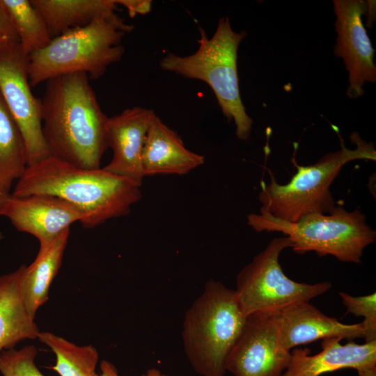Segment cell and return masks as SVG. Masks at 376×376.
Listing matches in <instances>:
<instances>
[{
  "mask_svg": "<svg viewBox=\"0 0 376 376\" xmlns=\"http://www.w3.org/2000/svg\"><path fill=\"white\" fill-rule=\"evenodd\" d=\"M289 247L292 243L287 237H275L238 273L235 291L246 316L277 313L295 304L309 302L331 289L329 281L306 283L288 277L279 258Z\"/></svg>",
  "mask_w": 376,
  "mask_h": 376,
  "instance_id": "obj_8",
  "label": "cell"
},
{
  "mask_svg": "<svg viewBox=\"0 0 376 376\" xmlns=\"http://www.w3.org/2000/svg\"><path fill=\"white\" fill-rule=\"evenodd\" d=\"M132 30L133 26L119 17L100 18L52 38L45 48L29 56L31 86L77 72L86 73L93 79L100 78L111 64L121 59L122 38Z\"/></svg>",
  "mask_w": 376,
  "mask_h": 376,
  "instance_id": "obj_5",
  "label": "cell"
},
{
  "mask_svg": "<svg viewBox=\"0 0 376 376\" xmlns=\"http://www.w3.org/2000/svg\"><path fill=\"white\" fill-rule=\"evenodd\" d=\"M2 238H3V235H2V233L0 232V240H2Z\"/></svg>",
  "mask_w": 376,
  "mask_h": 376,
  "instance_id": "obj_32",
  "label": "cell"
},
{
  "mask_svg": "<svg viewBox=\"0 0 376 376\" xmlns=\"http://www.w3.org/2000/svg\"><path fill=\"white\" fill-rule=\"evenodd\" d=\"M203 155L188 150L180 136L155 116L148 130L142 154L144 177L184 175L204 163Z\"/></svg>",
  "mask_w": 376,
  "mask_h": 376,
  "instance_id": "obj_16",
  "label": "cell"
},
{
  "mask_svg": "<svg viewBox=\"0 0 376 376\" xmlns=\"http://www.w3.org/2000/svg\"><path fill=\"white\" fill-rule=\"evenodd\" d=\"M247 224L258 233L284 234L298 254L314 251L345 263H361L364 249L376 240L375 230L359 210L349 212L341 205L328 214H311L293 222L276 218L260 207L258 214L247 216Z\"/></svg>",
  "mask_w": 376,
  "mask_h": 376,
  "instance_id": "obj_7",
  "label": "cell"
},
{
  "mask_svg": "<svg viewBox=\"0 0 376 376\" xmlns=\"http://www.w3.org/2000/svg\"><path fill=\"white\" fill-rule=\"evenodd\" d=\"M52 38L100 18H116V0H30Z\"/></svg>",
  "mask_w": 376,
  "mask_h": 376,
  "instance_id": "obj_18",
  "label": "cell"
},
{
  "mask_svg": "<svg viewBox=\"0 0 376 376\" xmlns=\"http://www.w3.org/2000/svg\"><path fill=\"white\" fill-rule=\"evenodd\" d=\"M279 340L287 350L327 338H364L362 322L344 324L324 314L309 302H300L276 313Z\"/></svg>",
  "mask_w": 376,
  "mask_h": 376,
  "instance_id": "obj_14",
  "label": "cell"
},
{
  "mask_svg": "<svg viewBox=\"0 0 376 376\" xmlns=\"http://www.w3.org/2000/svg\"><path fill=\"white\" fill-rule=\"evenodd\" d=\"M335 28L338 33L334 54L343 59L349 72L350 98L361 96L366 82H375L374 49L362 22L366 2L361 0H335Z\"/></svg>",
  "mask_w": 376,
  "mask_h": 376,
  "instance_id": "obj_11",
  "label": "cell"
},
{
  "mask_svg": "<svg viewBox=\"0 0 376 376\" xmlns=\"http://www.w3.org/2000/svg\"><path fill=\"white\" fill-rule=\"evenodd\" d=\"M367 9L366 14H368V20L366 26L372 28L373 22L375 19V1H366Z\"/></svg>",
  "mask_w": 376,
  "mask_h": 376,
  "instance_id": "obj_28",
  "label": "cell"
},
{
  "mask_svg": "<svg viewBox=\"0 0 376 376\" xmlns=\"http://www.w3.org/2000/svg\"><path fill=\"white\" fill-rule=\"evenodd\" d=\"M141 185L104 168L85 169L49 156L27 166L11 196L58 197L83 214L81 225L90 228L127 215L141 197Z\"/></svg>",
  "mask_w": 376,
  "mask_h": 376,
  "instance_id": "obj_2",
  "label": "cell"
},
{
  "mask_svg": "<svg viewBox=\"0 0 376 376\" xmlns=\"http://www.w3.org/2000/svg\"><path fill=\"white\" fill-rule=\"evenodd\" d=\"M356 370L358 376H376V365L363 366Z\"/></svg>",
  "mask_w": 376,
  "mask_h": 376,
  "instance_id": "obj_29",
  "label": "cell"
},
{
  "mask_svg": "<svg viewBox=\"0 0 376 376\" xmlns=\"http://www.w3.org/2000/svg\"><path fill=\"white\" fill-rule=\"evenodd\" d=\"M25 265L0 276V353L26 339H36L39 329L28 314L22 299Z\"/></svg>",
  "mask_w": 376,
  "mask_h": 376,
  "instance_id": "obj_17",
  "label": "cell"
},
{
  "mask_svg": "<svg viewBox=\"0 0 376 376\" xmlns=\"http://www.w3.org/2000/svg\"><path fill=\"white\" fill-rule=\"evenodd\" d=\"M1 216L7 217L20 232L32 235L40 246L49 244L72 224L84 219L73 205L49 195H31L16 198L10 196Z\"/></svg>",
  "mask_w": 376,
  "mask_h": 376,
  "instance_id": "obj_12",
  "label": "cell"
},
{
  "mask_svg": "<svg viewBox=\"0 0 376 376\" xmlns=\"http://www.w3.org/2000/svg\"><path fill=\"white\" fill-rule=\"evenodd\" d=\"M100 376H120L116 366L111 362L102 360L100 364ZM140 376H168L160 370L151 368Z\"/></svg>",
  "mask_w": 376,
  "mask_h": 376,
  "instance_id": "obj_27",
  "label": "cell"
},
{
  "mask_svg": "<svg viewBox=\"0 0 376 376\" xmlns=\"http://www.w3.org/2000/svg\"><path fill=\"white\" fill-rule=\"evenodd\" d=\"M338 135L340 150L324 155L315 164L299 165L294 152L292 162L297 172L288 183L279 184L268 170L269 183L260 182L258 199L261 207L276 218L292 222L308 214L331 212L336 203L330 187L343 166L356 159H376L373 143L366 142L358 133L353 132L350 139L357 147L350 149L345 146L341 136Z\"/></svg>",
  "mask_w": 376,
  "mask_h": 376,
  "instance_id": "obj_4",
  "label": "cell"
},
{
  "mask_svg": "<svg viewBox=\"0 0 376 376\" xmlns=\"http://www.w3.org/2000/svg\"><path fill=\"white\" fill-rule=\"evenodd\" d=\"M247 316L235 290L210 280L186 311L182 340L186 357L201 376H224L229 354Z\"/></svg>",
  "mask_w": 376,
  "mask_h": 376,
  "instance_id": "obj_3",
  "label": "cell"
},
{
  "mask_svg": "<svg viewBox=\"0 0 376 376\" xmlns=\"http://www.w3.org/2000/svg\"><path fill=\"white\" fill-rule=\"evenodd\" d=\"M19 39L29 56L47 46L51 37L47 24L30 0H2Z\"/></svg>",
  "mask_w": 376,
  "mask_h": 376,
  "instance_id": "obj_22",
  "label": "cell"
},
{
  "mask_svg": "<svg viewBox=\"0 0 376 376\" xmlns=\"http://www.w3.org/2000/svg\"><path fill=\"white\" fill-rule=\"evenodd\" d=\"M29 55L19 43L0 48V93L22 134L28 166L50 156L42 127L41 102L32 93Z\"/></svg>",
  "mask_w": 376,
  "mask_h": 376,
  "instance_id": "obj_9",
  "label": "cell"
},
{
  "mask_svg": "<svg viewBox=\"0 0 376 376\" xmlns=\"http://www.w3.org/2000/svg\"><path fill=\"white\" fill-rule=\"evenodd\" d=\"M198 29L201 38L198 40L197 51L187 56L169 53L161 60L160 67L207 83L224 115L229 122L234 121L237 136L246 140L253 120L242 102L237 68V49L246 32L234 31L228 17L219 19L216 31L210 38L201 27Z\"/></svg>",
  "mask_w": 376,
  "mask_h": 376,
  "instance_id": "obj_6",
  "label": "cell"
},
{
  "mask_svg": "<svg viewBox=\"0 0 376 376\" xmlns=\"http://www.w3.org/2000/svg\"><path fill=\"white\" fill-rule=\"evenodd\" d=\"M37 348L27 345L0 353V372L3 376H45L35 364Z\"/></svg>",
  "mask_w": 376,
  "mask_h": 376,
  "instance_id": "obj_23",
  "label": "cell"
},
{
  "mask_svg": "<svg viewBox=\"0 0 376 376\" xmlns=\"http://www.w3.org/2000/svg\"><path fill=\"white\" fill-rule=\"evenodd\" d=\"M7 42H9L6 41L3 38H0V48Z\"/></svg>",
  "mask_w": 376,
  "mask_h": 376,
  "instance_id": "obj_31",
  "label": "cell"
},
{
  "mask_svg": "<svg viewBox=\"0 0 376 376\" xmlns=\"http://www.w3.org/2000/svg\"><path fill=\"white\" fill-rule=\"evenodd\" d=\"M116 2L126 8L130 17L136 14L145 15L151 8V1L148 0H117Z\"/></svg>",
  "mask_w": 376,
  "mask_h": 376,
  "instance_id": "obj_26",
  "label": "cell"
},
{
  "mask_svg": "<svg viewBox=\"0 0 376 376\" xmlns=\"http://www.w3.org/2000/svg\"><path fill=\"white\" fill-rule=\"evenodd\" d=\"M28 166L21 131L0 93V189L6 194Z\"/></svg>",
  "mask_w": 376,
  "mask_h": 376,
  "instance_id": "obj_20",
  "label": "cell"
},
{
  "mask_svg": "<svg viewBox=\"0 0 376 376\" xmlns=\"http://www.w3.org/2000/svg\"><path fill=\"white\" fill-rule=\"evenodd\" d=\"M84 72L46 81L41 102L42 132L50 155L85 169H99L108 148V117Z\"/></svg>",
  "mask_w": 376,
  "mask_h": 376,
  "instance_id": "obj_1",
  "label": "cell"
},
{
  "mask_svg": "<svg viewBox=\"0 0 376 376\" xmlns=\"http://www.w3.org/2000/svg\"><path fill=\"white\" fill-rule=\"evenodd\" d=\"M151 109L132 107L108 118L107 139L113 151L106 171L141 186L142 154L148 130L155 116Z\"/></svg>",
  "mask_w": 376,
  "mask_h": 376,
  "instance_id": "obj_13",
  "label": "cell"
},
{
  "mask_svg": "<svg viewBox=\"0 0 376 376\" xmlns=\"http://www.w3.org/2000/svg\"><path fill=\"white\" fill-rule=\"evenodd\" d=\"M38 339L55 354L56 363L48 368L60 376H100L99 354L93 345H77L49 331H40Z\"/></svg>",
  "mask_w": 376,
  "mask_h": 376,
  "instance_id": "obj_21",
  "label": "cell"
},
{
  "mask_svg": "<svg viewBox=\"0 0 376 376\" xmlns=\"http://www.w3.org/2000/svg\"><path fill=\"white\" fill-rule=\"evenodd\" d=\"M338 294L347 313L363 317L365 343L376 340V293L358 297L343 292Z\"/></svg>",
  "mask_w": 376,
  "mask_h": 376,
  "instance_id": "obj_24",
  "label": "cell"
},
{
  "mask_svg": "<svg viewBox=\"0 0 376 376\" xmlns=\"http://www.w3.org/2000/svg\"><path fill=\"white\" fill-rule=\"evenodd\" d=\"M290 357V351L280 343L276 313L251 315L228 355L226 373L233 376H281Z\"/></svg>",
  "mask_w": 376,
  "mask_h": 376,
  "instance_id": "obj_10",
  "label": "cell"
},
{
  "mask_svg": "<svg viewBox=\"0 0 376 376\" xmlns=\"http://www.w3.org/2000/svg\"><path fill=\"white\" fill-rule=\"evenodd\" d=\"M69 235L70 229H67L49 244L40 246L33 262L24 268L21 283L22 299L33 319L49 299V286L61 267Z\"/></svg>",
  "mask_w": 376,
  "mask_h": 376,
  "instance_id": "obj_19",
  "label": "cell"
},
{
  "mask_svg": "<svg viewBox=\"0 0 376 376\" xmlns=\"http://www.w3.org/2000/svg\"><path fill=\"white\" fill-rule=\"evenodd\" d=\"M10 194L3 192L0 189V216L1 215L2 210L10 197Z\"/></svg>",
  "mask_w": 376,
  "mask_h": 376,
  "instance_id": "obj_30",
  "label": "cell"
},
{
  "mask_svg": "<svg viewBox=\"0 0 376 376\" xmlns=\"http://www.w3.org/2000/svg\"><path fill=\"white\" fill-rule=\"evenodd\" d=\"M340 338L322 340L321 351L311 355L309 348L290 351L289 364L281 376H320L344 368L355 370L376 365V340L357 344H342Z\"/></svg>",
  "mask_w": 376,
  "mask_h": 376,
  "instance_id": "obj_15",
  "label": "cell"
},
{
  "mask_svg": "<svg viewBox=\"0 0 376 376\" xmlns=\"http://www.w3.org/2000/svg\"><path fill=\"white\" fill-rule=\"evenodd\" d=\"M0 38L9 42L19 43L18 35L2 0H0Z\"/></svg>",
  "mask_w": 376,
  "mask_h": 376,
  "instance_id": "obj_25",
  "label": "cell"
}]
</instances>
